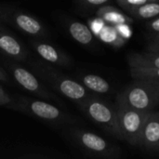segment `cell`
<instances>
[{
  "mask_svg": "<svg viewBox=\"0 0 159 159\" xmlns=\"http://www.w3.org/2000/svg\"><path fill=\"white\" fill-rule=\"evenodd\" d=\"M34 73L56 91L64 97L82 104L89 96L87 89L80 83L69 78L61 72L56 70L45 61H37L32 63Z\"/></svg>",
  "mask_w": 159,
  "mask_h": 159,
  "instance_id": "6da1fadb",
  "label": "cell"
},
{
  "mask_svg": "<svg viewBox=\"0 0 159 159\" xmlns=\"http://www.w3.org/2000/svg\"><path fill=\"white\" fill-rule=\"evenodd\" d=\"M121 95L131 107L142 112H152L159 105V82L134 78Z\"/></svg>",
  "mask_w": 159,
  "mask_h": 159,
  "instance_id": "7a4b0ae2",
  "label": "cell"
},
{
  "mask_svg": "<svg viewBox=\"0 0 159 159\" xmlns=\"http://www.w3.org/2000/svg\"><path fill=\"white\" fill-rule=\"evenodd\" d=\"M115 106L123 140L130 145L138 146L143 126L150 112H142L131 107L125 101L121 93L117 95Z\"/></svg>",
  "mask_w": 159,
  "mask_h": 159,
  "instance_id": "3957f363",
  "label": "cell"
},
{
  "mask_svg": "<svg viewBox=\"0 0 159 159\" xmlns=\"http://www.w3.org/2000/svg\"><path fill=\"white\" fill-rule=\"evenodd\" d=\"M80 106L86 115L107 133L116 139L123 140L116 106L94 97H89Z\"/></svg>",
  "mask_w": 159,
  "mask_h": 159,
  "instance_id": "277c9868",
  "label": "cell"
},
{
  "mask_svg": "<svg viewBox=\"0 0 159 159\" xmlns=\"http://www.w3.org/2000/svg\"><path fill=\"white\" fill-rule=\"evenodd\" d=\"M13 108L52 124L70 125L75 123V117L64 113L55 105L41 100L20 97Z\"/></svg>",
  "mask_w": 159,
  "mask_h": 159,
  "instance_id": "5b68a950",
  "label": "cell"
},
{
  "mask_svg": "<svg viewBox=\"0 0 159 159\" xmlns=\"http://www.w3.org/2000/svg\"><path fill=\"white\" fill-rule=\"evenodd\" d=\"M0 21L34 37H45L48 35L46 27L37 18L11 6L0 4Z\"/></svg>",
  "mask_w": 159,
  "mask_h": 159,
  "instance_id": "8992f818",
  "label": "cell"
},
{
  "mask_svg": "<svg viewBox=\"0 0 159 159\" xmlns=\"http://www.w3.org/2000/svg\"><path fill=\"white\" fill-rule=\"evenodd\" d=\"M70 136L76 145L89 156L102 158H116L121 155L118 147L93 132L75 129L70 131Z\"/></svg>",
  "mask_w": 159,
  "mask_h": 159,
  "instance_id": "52a82bcc",
  "label": "cell"
},
{
  "mask_svg": "<svg viewBox=\"0 0 159 159\" xmlns=\"http://www.w3.org/2000/svg\"><path fill=\"white\" fill-rule=\"evenodd\" d=\"M7 69L11 73L16 82L25 90L34 94L35 96L43 100L60 102L58 97L50 92L45 86H43L38 77L27 69L22 68L15 63H8Z\"/></svg>",
  "mask_w": 159,
  "mask_h": 159,
  "instance_id": "ba28073f",
  "label": "cell"
},
{
  "mask_svg": "<svg viewBox=\"0 0 159 159\" xmlns=\"http://www.w3.org/2000/svg\"><path fill=\"white\" fill-rule=\"evenodd\" d=\"M138 146L151 152H159V112H150L143 126Z\"/></svg>",
  "mask_w": 159,
  "mask_h": 159,
  "instance_id": "9c48e42d",
  "label": "cell"
},
{
  "mask_svg": "<svg viewBox=\"0 0 159 159\" xmlns=\"http://www.w3.org/2000/svg\"><path fill=\"white\" fill-rule=\"evenodd\" d=\"M32 45L34 49L43 59V61L51 64L63 67H66L71 64L70 57L53 45L39 40L32 41Z\"/></svg>",
  "mask_w": 159,
  "mask_h": 159,
  "instance_id": "30bf717a",
  "label": "cell"
},
{
  "mask_svg": "<svg viewBox=\"0 0 159 159\" xmlns=\"http://www.w3.org/2000/svg\"><path fill=\"white\" fill-rule=\"evenodd\" d=\"M0 51L17 61H23L27 57V50L21 45V43L17 38H15L9 32H7L1 26Z\"/></svg>",
  "mask_w": 159,
  "mask_h": 159,
  "instance_id": "8fae6325",
  "label": "cell"
},
{
  "mask_svg": "<svg viewBox=\"0 0 159 159\" xmlns=\"http://www.w3.org/2000/svg\"><path fill=\"white\" fill-rule=\"evenodd\" d=\"M97 17L102 19L106 24L119 25V24H130L133 22V19L126 15L123 11L112 6H102L97 11Z\"/></svg>",
  "mask_w": 159,
  "mask_h": 159,
  "instance_id": "7c38bea8",
  "label": "cell"
},
{
  "mask_svg": "<svg viewBox=\"0 0 159 159\" xmlns=\"http://www.w3.org/2000/svg\"><path fill=\"white\" fill-rule=\"evenodd\" d=\"M68 32L73 39L83 46H88L93 41V33L90 28L80 21H71L68 24Z\"/></svg>",
  "mask_w": 159,
  "mask_h": 159,
  "instance_id": "4fadbf2b",
  "label": "cell"
},
{
  "mask_svg": "<svg viewBox=\"0 0 159 159\" xmlns=\"http://www.w3.org/2000/svg\"><path fill=\"white\" fill-rule=\"evenodd\" d=\"M128 61L129 67H159V52L131 53Z\"/></svg>",
  "mask_w": 159,
  "mask_h": 159,
  "instance_id": "5bb4252c",
  "label": "cell"
},
{
  "mask_svg": "<svg viewBox=\"0 0 159 159\" xmlns=\"http://www.w3.org/2000/svg\"><path fill=\"white\" fill-rule=\"evenodd\" d=\"M132 18L139 20H151L159 15V3L157 1H148L143 5L127 10Z\"/></svg>",
  "mask_w": 159,
  "mask_h": 159,
  "instance_id": "9a60e30c",
  "label": "cell"
},
{
  "mask_svg": "<svg viewBox=\"0 0 159 159\" xmlns=\"http://www.w3.org/2000/svg\"><path fill=\"white\" fill-rule=\"evenodd\" d=\"M81 81L85 88L96 93L105 94L109 92L111 89L110 84L103 77L97 75H93V74L85 75L81 77Z\"/></svg>",
  "mask_w": 159,
  "mask_h": 159,
  "instance_id": "2e32d148",
  "label": "cell"
},
{
  "mask_svg": "<svg viewBox=\"0 0 159 159\" xmlns=\"http://www.w3.org/2000/svg\"><path fill=\"white\" fill-rule=\"evenodd\" d=\"M98 35L102 42L114 48H120L127 42V40L120 35L116 26L106 23L100 31Z\"/></svg>",
  "mask_w": 159,
  "mask_h": 159,
  "instance_id": "e0dca14e",
  "label": "cell"
},
{
  "mask_svg": "<svg viewBox=\"0 0 159 159\" xmlns=\"http://www.w3.org/2000/svg\"><path fill=\"white\" fill-rule=\"evenodd\" d=\"M133 78L152 79L159 82V67H130Z\"/></svg>",
  "mask_w": 159,
  "mask_h": 159,
  "instance_id": "ac0fdd59",
  "label": "cell"
},
{
  "mask_svg": "<svg viewBox=\"0 0 159 159\" xmlns=\"http://www.w3.org/2000/svg\"><path fill=\"white\" fill-rule=\"evenodd\" d=\"M116 1L124 9L129 10L130 8H133L135 7H138L140 5H143L144 3H147L150 0H116Z\"/></svg>",
  "mask_w": 159,
  "mask_h": 159,
  "instance_id": "d6986e66",
  "label": "cell"
},
{
  "mask_svg": "<svg viewBox=\"0 0 159 159\" xmlns=\"http://www.w3.org/2000/svg\"><path fill=\"white\" fill-rule=\"evenodd\" d=\"M89 28H90L91 32H92L93 34H98L100 33V31L102 29V27L104 26L105 22H104L102 19H100L99 17H97V18H95V19L89 20Z\"/></svg>",
  "mask_w": 159,
  "mask_h": 159,
  "instance_id": "ffe728a7",
  "label": "cell"
},
{
  "mask_svg": "<svg viewBox=\"0 0 159 159\" xmlns=\"http://www.w3.org/2000/svg\"><path fill=\"white\" fill-rule=\"evenodd\" d=\"M116 28L117 29L118 33L122 37H124L126 40H128L131 35V29L129 27V24H119L116 25Z\"/></svg>",
  "mask_w": 159,
  "mask_h": 159,
  "instance_id": "44dd1931",
  "label": "cell"
},
{
  "mask_svg": "<svg viewBox=\"0 0 159 159\" xmlns=\"http://www.w3.org/2000/svg\"><path fill=\"white\" fill-rule=\"evenodd\" d=\"M78 4L87 7H97V6H103L109 0H76Z\"/></svg>",
  "mask_w": 159,
  "mask_h": 159,
  "instance_id": "7402d4cb",
  "label": "cell"
},
{
  "mask_svg": "<svg viewBox=\"0 0 159 159\" xmlns=\"http://www.w3.org/2000/svg\"><path fill=\"white\" fill-rule=\"evenodd\" d=\"M149 51L153 52H159V33H156V35L150 40L148 44Z\"/></svg>",
  "mask_w": 159,
  "mask_h": 159,
  "instance_id": "603a6c76",
  "label": "cell"
},
{
  "mask_svg": "<svg viewBox=\"0 0 159 159\" xmlns=\"http://www.w3.org/2000/svg\"><path fill=\"white\" fill-rule=\"evenodd\" d=\"M11 102V99L9 95L5 91V89L0 86V106L8 105Z\"/></svg>",
  "mask_w": 159,
  "mask_h": 159,
  "instance_id": "cb8c5ba5",
  "label": "cell"
},
{
  "mask_svg": "<svg viewBox=\"0 0 159 159\" xmlns=\"http://www.w3.org/2000/svg\"><path fill=\"white\" fill-rule=\"evenodd\" d=\"M147 28L154 33H159V15L157 17L152 19V20H150L147 23Z\"/></svg>",
  "mask_w": 159,
  "mask_h": 159,
  "instance_id": "d4e9b609",
  "label": "cell"
},
{
  "mask_svg": "<svg viewBox=\"0 0 159 159\" xmlns=\"http://www.w3.org/2000/svg\"><path fill=\"white\" fill-rule=\"evenodd\" d=\"M0 81L5 82V83H7V82L9 81L8 75H7V72H6L2 67H0Z\"/></svg>",
  "mask_w": 159,
  "mask_h": 159,
  "instance_id": "484cf974",
  "label": "cell"
}]
</instances>
